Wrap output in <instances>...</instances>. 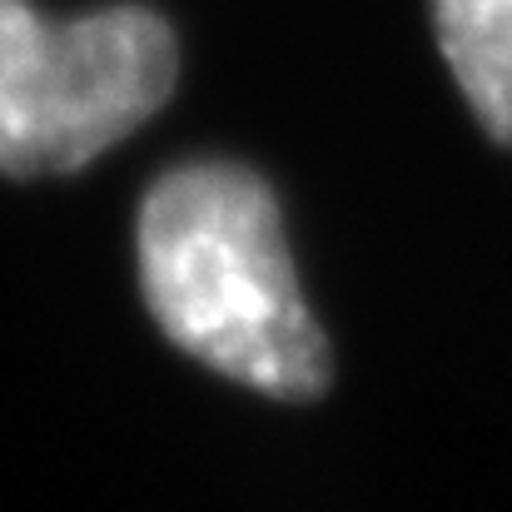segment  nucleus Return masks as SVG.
<instances>
[{
    "label": "nucleus",
    "mask_w": 512,
    "mask_h": 512,
    "mask_svg": "<svg viewBox=\"0 0 512 512\" xmlns=\"http://www.w3.org/2000/svg\"><path fill=\"white\" fill-rule=\"evenodd\" d=\"M428 10L473 120L512 150V0H428Z\"/></svg>",
    "instance_id": "nucleus-3"
},
{
    "label": "nucleus",
    "mask_w": 512,
    "mask_h": 512,
    "mask_svg": "<svg viewBox=\"0 0 512 512\" xmlns=\"http://www.w3.org/2000/svg\"><path fill=\"white\" fill-rule=\"evenodd\" d=\"M135 249L145 304L170 343L269 398L329 388L334 358L299 289L279 199L249 165L165 170L140 204Z\"/></svg>",
    "instance_id": "nucleus-1"
},
{
    "label": "nucleus",
    "mask_w": 512,
    "mask_h": 512,
    "mask_svg": "<svg viewBox=\"0 0 512 512\" xmlns=\"http://www.w3.org/2000/svg\"><path fill=\"white\" fill-rule=\"evenodd\" d=\"M179 80V40L150 5L45 20L0 0V174L50 179L155 120Z\"/></svg>",
    "instance_id": "nucleus-2"
}]
</instances>
